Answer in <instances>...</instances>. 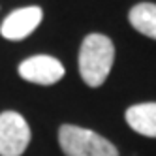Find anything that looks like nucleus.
Wrapping results in <instances>:
<instances>
[{"mask_svg":"<svg viewBox=\"0 0 156 156\" xmlns=\"http://www.w3.org/2000/svg\"><path fill=\"white\" fill-rule=\"evenodd\" d=\"M115 60L113 41L104 34H88L79 49V73L88 87L104 85Z\"/></svg>","mask_w":156,"mask_h":156,"instance_id":"1","label":"nucleus"},{"mask_svg":"<svg viewBox=\"0 0 156 156\" xmlns=\"http://www.w3.org/2000/svg\"><path fill=\"white\" fill-rule=\"evenodd\" d=\"M58 143L66 156H119L117 147L96 132L64 124L58 130Z\"/></svg>","mask_w":156,"mask_h":156,"instance_id":"2","label":"nucleus"},{"mask_svg":"<svg viewBox=\"0 0 156 156\" xmlns=\"http://www.w3.org/2000/svg\"><path fill=\"white\" fill-rule=\"evenodd\" d=\"M30 143V128L15 111L0 115V156H21Z\"/></svg>","mask_w":156,"mask_h":156,"instance_id":"3","label":"nucleus"},{"mask_svg":"<svg viewBox=\"0 0 156 156\" xmlns=\"http://www.w3.org/2000/svg\"><path fill=\"white\" fill-rule=\"evenodd\" d=\"M19 75L36 85H55L64 77V66L49 55H36L19 64Z\"/></svg>","mask_w":156,"mask_h":156,"instance_id":"4","label":"nucleus"},{"mask_svg":"<svg viewBox=\"0 0 156 156\" xmlns=\"http://www.w3.org/2000/svg\"><path fill=\"white\" fill-rule=\"evenodd\" d=\"M41 17H43V12L38 6L19 8L2 21L0 34L6 40H12V41L25 40L27 36H30L38 28V25L41 23Z\"/></svg>","mask_w":156,"mask_h":156,"instance_id":"5","label":"nucleus"},{"mask_svg":"<svg viewBox=\"0 0 156 156\" xmlns=\"http://www.w3.org/2000/svg\"><path fill=\"white\" fill-rule=\"evenodd\" d=\"M128 126L147 137H156V102L137 104L126 109Z\"/></svg>","mask_w":156,"mask_h":156,"instance_id":"6","label":"nucleus"},{"mask_svg":"<svg viewBox=\"0 0 156 156\" xmlns=\"http://www.w3.org/2000/svg\"><path fill=\"white\" fill-rule=\"evenodd\" d=\"M130 25L143 36L156 40V4L141 2L130 9Z\"/></svg>","mask_w":156,"mask_h":156,"instance_id":"7","label":"nucleus"}]
</instances>
